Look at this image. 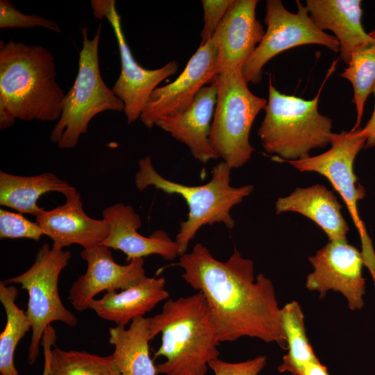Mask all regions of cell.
Segmentation results:
<instances>
[{
  "instance_id": "cell-1",
  "label": "cell",
  "mask_w": 375,
  "mask_h": 375,
  "mask_svg": "<svg viewBox=\"0 0 375 375\" xmlns=\"http://www.w3.org/2000/svg\"><path fill=\"white\" fill-rule=\"evenodd\" d=\"M178 265L185 281L203 294L219 343L247 336L287 349L274 285L262 274L255 277L251 260L234 249L222 262L197 243Z\"/></svg>"
},
{
  "instance_id": "cell-2",
  "label": "cell",
  "mask_w": 375,
  "mask_h": 375,
  "mask_svg": "<svg viewBox=\"0 0 375 375\" xmlns=\"http://www.w3.org/2000/svg\"><path fill=\"white\" fill-rule=\"evenodd\" d=\"M52 53L41 45L0 41V107L22 121H58L65 93Z\"/></svg>"
},
{
  "instance_id": "cell-3",
  "label": "cell",
  "mask_w": 375,
  "mask_h": 375,
  "mask_svg": "<svg viewBox=\"0 0 375 375\" xmlns=\"http://www.w3.org/2000/svg\"><path fill=\"white\" fill-rule=\"evenodd\" d=\"M151 340L161 334V344L153 359L157 374L206 375L210 362L219 358L215 330L203 294L168 299L162 311L149 317Z\"/></svg>"
},
{
  "instance_id": "cell-4",
  "label": "cell",
  "mask_w": 375,
  "mask_h": 375,
  "mask_svg": "<svg viewBox=\"0 0 375 375\" xmlns=\"http://www.w3.org/2000/svg\"><path fill=\"white\" fill-rule=\"evenodd\" d=\"M333 63L316 96L310 100L280 92L269 78L265 117L258 134L265 150L276 160H297L310 156L311 150L331 144L332 119L318 110L319 96Z\"/></svg>"
},
{
  "instance_id": "cell-5",
  "label": "cell",
  "mask_w": 375,
  "mask_h": 375,
  "mask_svg": "<svg viewBox=\"0 0 375 375\" xmlns=\"http://www.w3.org/2000/svg\"><path fill=\"white\" fill-rule=\"evenodd\" d=\"M138 166L135 183L140 192L153 186L167 194L181 195L188 206V218L181 222L175 240L179 256L185 253L190 240L203 226L221 222L228 228H233L235 222L230 214L231 208L241 203L253 190L252 185L231 186L232 168L224 161L213 167L209 182L198 186L185 185L165 178L156 172L149 156L141 158Z\"/></svg>"
},
{
  "instance_id": "cell-6",
  "label": "cell",
  "mask_w": 375,
  "mask_h": 375,
  "mask_svg": "<svg viewBox=\"0 0 375 375\" xmlns=\"http://www.w3.org/2000/svg\"><path fill=\"white\" fill-rule=\"evenodd\" d=\"M88 26L81 28L83 45L76 79L65 94L62 110L50 134L60 149H72L87 133L90 121L104 111H124V104L103 81L99 69V44L101 24L92 39Z\"/></svg>"
},
{
  "instance_id": "cell-7",
  "label": "cell",
  "mask_w": 375,
  "mask_h": 375,
  "mask_svg": "<svg viewBox=\"0 0 375 375\" xmlns=\"http://www.w3.org/2000/svg\"><path fill=\"white\" fill-rule=\"evenodd\" d=\"M213 81L217 95L210 142L219 158L231 168H238L254 151L249 142L251 128L267 100L251 92L240 69L222 71Z\"/></svg>"
},
{
  "instance_id": "cell-8",
  "label": "cell",
  "mask_w": 375,
  "mask_h": 375,
  "mask_svg": "<svg viewBox=\"0 0 375 375\" xmlns=\"http://www.w3.org/2000/svg\"><path fill=\"white\" fill-rule=\"evenodd\" d=\"M71 257L69 251L44 243L26 271L3 281L6 285L20 284L28 294L26 312L32 331L28 355L30 365L36 361L44 333L51 323L61 322L69 327L77 324V318L65 307L58 292L60 274Z\"/></svg>"
},
{
  "instance_id": "cell-9",
  "label": "cell",
  "mask_w": 375,
  "mask_h": 375,
  "mask_svg": "<svg viewBox=\"0 0 375 375\" xmlns=\"http://www.w3.org/2000/svg\"><path fill=\"white\" fill-rule=\"evenodd\" d=\"M367 137L360 128L342 131L332 135L331 148L326 152L306 158L285 162L300 172H314L326 178L340 195L356 227L361 242L364 265L367 267L375 288V251L358 208V201L365 196L364 188L358 183L353 163L365 147Z\"/></svg>"
},
{
  "instance_id": "cell-10",
  "label": "cell",
  "mask_w": 375,
  "mask_h": 375,
  "mask_svg": "<svg viewBox=\"0 0 375 375\" xmlns=\"http://www.w3.org/2000/svg\"><path fill=\"white\" fill-rule=\"evenodd\" d=\"M297 12L288 10L280 0L266 1L265 22L267 30L241 72L246 81L258 83L262 68L284 51L301 45L319 44L337 53L340 44L335 36L321 31L314 24L305 6L297 1Z\"/></svg>"
},
{
  "instance_id": "cell-11",
  "label": "cell",
  "mask_w": 375,
  "mask_h": 375,
  "mask_svg": "<svg viewBox=\"0 0 375 375\" xmlns=\"http://www.w3.org/2000/svg\"><path fill=\"white\" fill-rule=\"evenodd\" d=\"M90 4L93 15L99 19H106L116 38L121 72L112 90L124 103V112L127 122L131 124L140 119L150 95L159 83L176 73L178 64L175 61H170L156 69L141 67L135 60L127 44L115 1L92 0Z\"/></svg>"
},
{
  "instance_id": "cell-12",
  "label": "cell",
  "mask_w": 375,
  "mask_h": 375,
  "mask_svg": "<svg viewBox=\"0 0 375 375\" xmlns=\"http://www.w3.org/2000/svg\"><path fill=\"white\" fill-rule=\"evenodd\" d=\"M313 272L306 280V288L319 292V299L327 292H340L351 310L364 306L365 279L362 269L364 260L361 251L347 240H332L308 258Z\"/></svg>"
},
{
  "instance_id": "cell-13",
  "label": "cell",
  "mask_w": 375,
  "mask_h": 375,
  "mask_svg": "<svg viewBox=\"0 0 375 375\" xmlns=\"http://www.w3.org/2000/svg\"><path fill=\"white\" fill-rule=\"evenodd\" d=\"M217 57L212 39L200 45L175 81L152 92L140 117L143 124L151 128L158 119L186 110L201 89L213 81Z\"/></svg>"
},
{
  "instance_id": "cell-14",
  "label": "cell",
  "mask_w": 375,
  "mask_h": 375,
  "mask_svg": "<svg viewBox=\"0 0 375 375\" xmlns=\"http://www.w3.org/2000/svg\"><path fill=\"white\" fill-rule=\"evenodd\" d=\"M81 257L87 262V269L72 284L68 295V300L77 311L90 309L94 297L102 291L124 290L147 277L143 258L119 265L115 261L110 249L102 244L83 249Z\"/></svg>"
},
{
  "instance_id": "cell-15",
  "label": "cell",
  "mask_w": 375,
  "mask_h": 375,
  "mask_svg": "<svg viewBox=\"0 0 375 375\" xmlns=\"http://www.w3.org/2000/svg\"><path fill=\"white\" fill-rule=\"evenodd\" d=\"M258 0H233L212 40L217 48L215 75L240 69L260 43L265 30L256 16Z\"/></svg>"
},
{
  "instance_id": "cell-16",
  "label": "cell",
  "mask_w": 375,
  "mask_h": 375,
  "mask_svg": "<svg viewBox=\"0 0 375 375\" xmlns=\"http://www.w3.org/2000/svg\"><path fill=\"white\" fill-rule=\"evenodd\" d=\"M65 197V203L35 217L44 235L53 241V244L62 249L78 244L83 249H89L101 244L109 233L107 222L92 218L85 213L76 189Z\"/></svg>"
},
{
  "instance_id": "cell-17",
  "label": "cell",
  "mask_w": 375,
  "mask_h": 375,
  "mask_svg": "<svg viewBox=\"0 0 375 375\" xmlns=\"http://www.w3.org/2000/svg\"><path fill=\"white\" fill-rule=\"evenodd\" d=\"M102 215L108 224L109 233L101 244L122 251L128 262L153 254L168 260L179 255L176 243L164 231H156L149 237L138 233L141 219L131 206L114 203L106 208Z\"/></svg>"
},
{
  "instance_id": "cell-18",
  "label": "cell",
  "mask_w": 375,
  "mask_h": 375,
  "mask_svg": "<svg viewBox=\"0 0 375 375\" xmlns=\"http://www.w3.org/2000/svg\"><path fill=\"white\" fill-rule=\"evenodd\" d=\"M217 95V85L212 81L201 89L186 110L162 117L155 124L186 144L192 156L202 163L219 158L210 142Z\"/></svg>"
},
{
  "instance_id": "cell-19",
  "label": "cell",
  "mask_w": 375,
  "mask_h": 375,
  "mask_svg": "<svg viewBox=\"0 0 375 375\" xmlns=\"http://www.w3.org/2000/svg\"><path fill=\"white\" fill-rule=\"evenodd\" d=\"M361 5L360 0L306 1L305 6L317 27L334 33L340 56L347 65L356 49L372 40L362 26Z\"/></svg>"
},
{
  "instance_id": "cell-20",
  "label": "cell",
  "mask_w": 375,
  "mask_h": 375,
  "mask_svg": "<svg viewBox=\"0 0 375 375\" xmlns=\"http://www.w3.org/2000/svg\"><path fill=\"white\" fill-rule=\"evenodd\" d=\"M275 207L277 214L294 212L308 217L324 231L329 241L347 240L349 226L341 213L342 205L324 185L297 188L290 195L278 198Z\"/></svg>"
},
{
  "instance_id": "cell-21",
  "label": "cell",
  "mask_w": 375,
  "mask_h": 375,
  "mask_svg": "<svg viewBox=\"0 0 375 375\" xmlns=\"http://www.w3.org/2000/svg\"><path fill=\"white\" fill-rule=\"evenodd\" d=\"M163 277H148L122 290L107 292L101 299H94L90 309L103 319L125 326L138 317L151 311L158 303L168 299Z\"/></svg>"
},
{
  "instance_id": "cell-22",
  "label": "cell",
  "mask_w": 375,
  "mask_h": 375,
  "mask_svg": "<svg viewBox=\"0 0 375 375\" xmlns=\"http://www.w3.org/2000/svg\"><path fill=\"white\" fill-rule=\"evenodd\" d=\"M150 319L134 318L128 328L116 326L109 329L108 342L114 346L112 356L121 375H157L149 353Z\"/></svg>"
},
{
  "instance_id": "cell-23",
  "label": "cell",
  "mask_w": 375,
  "mask_h": 375,
  "mask_svg": "<svg viewBox=\"0 0 375 375\" xmlns=\"http://www.w3.org/2000/svg\"><path fill=\"white\" fill-rule=\"evenodd\" d=\"M75 189L51 172L18 176L0 172V205L35 217L46 210L38 204L43 194L56 192L65 196Z\"/></svg>"
},
{
  "instance_id": "cell-24",
  "label": "cell",
  "mask_w": 375,
  "mask_h": 375,
  "mask_svg": "<svg viewBox=\"0 0 375 375\" xmlns=\"http://www.w3.org/2000/svg\"><path fill=\"white\" fill-rule=\"evenodd\" d=\"M281 323L287 342L288 353L278 365L279 372L300 375L304 367L317 358L306 335L304 315L296 301L286 303L281 310Z\"/></svg>"
},
{
  "instance_id": "cell-25",
  "label": "cell",
  "mask_w": 375,
  "mask_h": 375,
  "mask_svg": "<svg viewBox=\"0 0 375 375\" xmlns=\"http://www.w3.org/2000/svg\"><path fill=\"white\" fill-rule=\"evenodd\" d=\"M17 294L16 287L1 281L0 301L6 315V326L0 334L1 375H19L14 361L15 349L19 342L31 329L26 311L15 303Z\"/></svg>"
},
{
  "instance_id": "cell-26",
  "label": "cell",
  "mask_w": 375,
  "mask_h": 375,
  "mask_svg": "<svg viewBox=\"0 0 375 375\" xmlns=\"http://www.w3.org/2000/svg\"><path fill=\"white\" fill-rule=\"evenodd\" d=\"M369 33L372 40L354 51L348 67L340 74L351 83L353 89L356 122L351 131L359 129L365 102L375 82V29Z\"/></svg>"
},
{
  "instance_id": "cell-27",
  "label": "cell",
  "mask_w": 375,
  "mask_h": 375,
  "mask_svg": "<svg viewBox=\"0 0 375 375\" xmlns=\"http://www.w3.org/2000/svg\"><path fill=\"white\" fill-rule=\"evenodd\" d=\"M49 375H121L112 356H102L84 351H51Z\"/></svg>"
},
{
  "instance_id": "cell-28",
  "label": "cell",
  "mask_w": 375,
  "mask_h": 375,
  "mask_svg": "<svg viewBox=\"0 0 375 375\" xmlns=\"http://www.w3.org/2000/svg\"><path fill=\"white\" fill-rule=\"evenodd\" d=\"M45 235L39 224L22 214L0 210V239L26 238L38 241Z\"/></svg>"
},
{
  "instance_id": "cell-29",
  "label": "cell",
  "mask_w": 375,
  "mask_h": 375,
  "mask_svg": "<svg viewBox=\"0 0 375 375\" xmlns=\"http://www.w3.org/2000/svg\"><path fill=\"white\" fill-rule=\"evenodd\" d=\"M33 27H42L56 33L60 32V28L56 22L39 15L22 13L10 0L0 1V28Z\"/></svg>"
},
{
  "instance_id": "cell-30",
  "label": "cell",
  "mask_w": 375,
  "mask_h": 375,
  "mask_svg": "<svg viewBox=\"0 0 375 375\" xmlns=\"http://www.w3.org/2000/svg\"><path fill=\"white\" fill-rule=\"evenodd\" d=\"M233 1V0L201 1L203 10V28L201 33V46L206 44L212 39Z\"/></svg>"
},
{
  "instance_id": "cell-31",
  "label": "cell",
  "mask_w": 375,
  "mask_h": 375,
  "mask_svg": "<svg viewBox=\"0 0 375 375\" xmlns=\"http://www.w3.org/2000/svg\"><path fill=\"white\" fill-rule=\"evenodd\" d=\"M267 362L265 356L239 362H229L219 358L210 362L208 366L214 375H258Z\"/></svg>"
},
{
  "instance_id": "cell-32",
  "label": "cell",
  "mask_w": 375,
  "mask_h": 375,
  "mask_svg": "<svg viewBox=\"0 0 375 375\" xmlns=\"http://www.w3.org/2000/svg\"><path fill=\"white\" fill-rule=\"evenodd\" d=\"M56 340V333L55 328L52 325H49L44 333L41 342L44 358L42 375H49L51 351Z\"/></svg>"
},
{
  "instance_id": "cell-33",
  "label": "cell",
  "mask_w": 375,
  "mask_h": 375,
  "mask_svg": "<svg viewBox=\"0 0 375 375\" xmlns=\"http://www.w3.org/2000/svg\"><path fill=\"white\" fill-rule=\"evenodd\" d=\"M372 93L375 97V82L372 89ZM362 134L367 137V140L365 144V148H372L375 147V107L372 115L367 124L362 128H360Z\"/></svg>"
},
{
  "instance_id": "cell-34",
  "label": "cell",
  "mask_w": 375,
  "mask_h": 375,
  "mask_svg": "<svg viewBox=\"0 0 375 375\" xmlns=\"http://www.w3.org/2000/svg\"><path fill=\"white\" fill-rule=\"evenodd\" d=\"M300 375H329V374L326 367L317 359L308 363Z\"/></svg>"
}]
</instances>
